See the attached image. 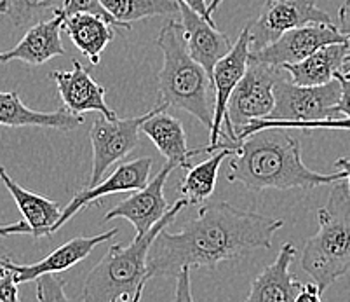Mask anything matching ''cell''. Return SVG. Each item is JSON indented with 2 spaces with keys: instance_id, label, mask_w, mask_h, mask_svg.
Wrapping results in <instances>:
<instances>
[{
  "instance_id": "34",
  "label": "cell",
  "mask_w": 350,
  "mask_h": 302,
  "mask_svg": "<svg viewBox=\"0 0 350 302\" xmlns=\"http://www.w3.org/2000/svg\"><path fill=\"white\" fill-rule=\"evenodd\" d=\"M187 5H190V8L193 9V11L197 12L199 16H202L208 23L215 25V20H213V16L209 14L208 11V4H206V0H183Z\"/></svg>"
},
{
  "instance_id": "14",
  "label": "cell",
  "mask_w": 350,
  "mask_h": 302,
  "mask_svg": "<svg viewBox=\"0 0 350 302\" xmlns=\"http://www.w3.org/2000/svg\"><path fill=\"white\" fill-rule=\"evenodd\" d=\"M152 164H154L152 158L133 159V161H127V163L117 166L116 171L110 177H107L103 182L96 184L93 187H85V189L73 194V198L70 199L68 205L63 208L62 217H59L58 224H56V231H59L79 212H82V210H85L91 205H96V203H100L107 196L135 192V190L143 189L148 184Z\"/></svg>"
},
{
  "instance_id": "13",
  "label": "cell",
  "mask_w": 350,
  "mask_h": 302,
  "mask_svg": "<svg viewBox=\"0 0 350 302\" xmlns=\"http://www.w3.org/2000/svg\"><path fill=\"white\" fill-rule=\"evenodd\" d=\"M174 168L180 166L173 161H165L162 170L150 182L146 184L143 189L135 190L133 194L129 192L126 199L117 203L112 210H108L103 221L110 222L113 218H126L135 227L136 236L148 233L165 213L170 212L171 206L164 196V186Z\"/></svg>"
},
{
  "instance_id": "33",
  "label": "cell",
  "mask_w": 350,
  "mask_h": 302,
  "mask_svg": "<svg viewBox=\"0 0 350 302\" xmlns=\"http://www.w3.org/2000/svg\"><path fill=\"white\" fill-rule=\"evenodd\" d=\"M338 30L350 39V0H343L342 8L338 9Z\"/></svg>"
},
{
  "instance_id": "28",
  "label": "cell",
  "mask_w": 350,
  "mask_h": 302,
  "mask_svg": "<svg viewBox=\"0 0 350 302\" xmlns=\"http://www.w3.org/2000/svg\"><path fill=\"white\" fill-rule=\"evenodd\" d=\"M37 281V299L39 302H70L65 292V279L58 275H44Z\"/></svg>"
},
{
  "instance_id": "27",
  "label": "cell",
  "mask_w": 350,
  "mask_h": 302,
  "mask_svg": "<svg viewBox=\"0 0 350 302\" xmlns=\"http://www.w3.org/2000/svg\"><path fill=\"white\" fill-rule=\"evenodd\" d=\"M335 79H338L340 86H342V97L333 109V119L308 123V131H314V129H350V79L343 77L342 72H338Z\"/></svg>"
},
{
  "instance_id": "5",
  "label": "cell",
  "mask_w": 350,
  "mask_h": 302,
  "mask_svg": "<svg viewBox=\"0 0 350 302\" xmlns=\"http://www.w3.org/2000/svg\"><path fill=\"white\" fill-rule=\"evenodd\" d=\"M317 233L305 243L301 269L326 292L350 271V194L347 180L333 184L326 205L317 210Z\"/></svg>"
},
{
  "instance_id": "9",
  "label": "cell",
  "mask_w": 350,
  "mask_h": 302,
  "mask_svg": "<svg viewBox=\"0 0 350 302\" xmlns=\"http://www.w3.org/2000/svg\"><path fill=\"white\" fill-rule=\"evenodd\" d=\"M281 72L279 66L250 62L246 74L228 100L227 114L235 131L254 121L269 119L275 107L273 86Z\"/></svg>"
},
{
  "instance_id": "31",
  "label": "cell",
  "mask_w": 350,
  "mask_h": 302,
  "mask_svg": "<svg viewBox=\"0 0 350 302\" xmlns=\"http://www.w3.org/2000/svg\"><path fill=\"white\" fill-rule=\"evenodd\" d=\"M0 302H21L18 281L11 269H8L4 278L0 279Z\"/></svg>"
},
{
  "instance_id": "15",
  "label": "cell",
  "mask_w": 350,
  "mask_h": 302,
  "mask_svg": "<svg viewBox=\"0 0 350 302\" xmlns=\"http://www.w3.org/2000/svg\"><path fill=\"white\" fill-rule=\"evenodd\" d=\"M51 79L58 86V93L68 112L84 116L85 112H98L100 116L113 121L117 114L108 107L107 88L91 77L88 70L77 62H72V70H56Z\"/></svg>"
},
{
  "instance_id": "23",
  "label": "cell",
  "mask_w": 350,
  "mask_h": 302,
  "mask_svg": "<svg viewBox=\"0 0 350 302\" xmlns=\"http://www.w3.org/2000/svg\"><path fill=\"white\" fill-rule=\"evenodd\" d=\"M112 27L113 25H110L100 16L85 14V12L63 18V30L68 34L73 46L77 47L93 65L100 63L101 53L116 35Z\"/></svg>"
},
{
  "instance_id": "2",
  "label": "cell",
  "mask_w": 350,
  "mask_h": 302,
  "mask_svg": "<svg viewBox=\"0 0 350 302\" xmlns=\"http://www.w3.org/2000/svg\"><path fill=\"white\" fill-rule=\"evenodd\" d=\"M345 171L319 173L305 166L301 145L288 128H265L241 140L232 149L227 180L251 192L262 190H310L345 180Z\"/></svg>"
},
{
  "instance_id": "25",
  "label": "cell",
  "mask_w": 350,
  "mask_h": 302,
  "mask_svg": "<svg viewBox=\"0 0 350 302\" xmlns=\"http://www.w3.org/2000/svg\"><path fill=\"white\" fill-rule=\"evenodd\" d=\"M100 4L126 30L135 21L178 12L174 0H100Z\"/></svg>"
},
{
  "instance_id": "20",
  "label": "cell",
  "mask_w": 350,
  "mask_h": 302,
  "mask_svg": "<svg viewBox=\"0 0 350 302\" xmlns=\"http://www.w3.org/2000/svg\"><path fill=\"white\" fill-rule=\"evenodd\" d=\"M165 109H167L165 103L152 109L145 123L142 124L139 133L146 135L154 142L165 161H173L180 168L189 170L192 166L190 158L206 151L204 149H187V135L183 124L180 119L165 112Z\"/></svg>"
},
{
  "instance_id": "26",
  "label": "cell",
  "mask_w": 350,
  "mask_h": 302,
  "mask_svg": "<svg viewBox=\"0 0 350 302\" xmlns=\"http://www.w3.org/2000/svg\"><path fill=\"white\" fill-rule=\"evenodd\" d=\"M8 16L16 28H30L62 16L66 0H5Z\"/></svg>"
},
{
  "instance_id": "36",
  "label": "cell",
  "mask_w": 350,
  "mask_h": 302,
  "mask_svg": "<svg viewBox=\"0 0 350 302\" xmlns=\"http://www.w3.org/2000/svg\"><path fill=\"white\" fill-rule=\"evenodd\" d=\"M342 75H343V77L350 79V55H349V56H347V62H345V65H343V70H342Z\"/></svg>"
},
{
  "instance_id": "7",
  "label": "cell",
  "mask_w": 350,
  "mask_h": 302,
  "mask_svg": "<svg viewBox=\"0 0 350 302\" xmlns=\"http://www.w3.org/2000/svg\"><path fill=\"white\" fill-rule=\"evenodd\" d=\"M250 56V30L243 28L232 49L213 68L211 81L215 88V117L209 129V145L204 149L208 154H215L219 149H234L237 145V135L228 119L227 109L232 93L246 74Z\"/></svg>"
},
{
  "instance_id": "19",
  "label": "cell",
  "mask_w": 350,
  "mask_h": 302,
  "mask_svg": "<svg viewBox=\"0 0 350 302\" xmlns=\"http://www.w3.org/2000/svg\"><path fill=\"white\" fill-rule=\"evenodd\" d=\"M62 30L63 16L33 25L12 49L0 51V63L23 62L27 65L39 66L56 56H65L66 49L62 42Z\"/></svg>"
},
{
  "instance_id": "21",
  "label": "cell",
  "mask_w": 350,
  "mask_h": 302,
  "mask_svg": "<svg viewBox=\"0 0 350 302\" xmlns=\"http://www.w3.org/2000/svg\"><path fill=\"white\" fill-rule=\"evenodd\" d=\"M84 124V117L75 116L66 109L54 112H39L28 109L16 91L0 93V126L9 128H51L72 131Z\"/></svg>"
},
{
  "instance_id": "29",
  "label": "cell",
  "mask_w": 350,
  "mask_h": 302,
  "mask_svg": "<svg viewBox=\"0 0 350 302\" xmlns=\"http://www.w3.org/2000/svg\"><path fill=\"white\" fill-rule=\"evenodd\" d=\"M79 12H85V14H96V16H100V18H103V20H107L110 25H113V27L122 28L116 20H113L112 16L105 11L103 5L100 4V0H66L65 9H63L62 16L65 18V16L79 14Z\"/></svg>"
},
{
  "instance_id": "35",
  "label": "cell",
  "mask_w": 350,
  "mask_h": 302,
  "mask_svg": "<svg viewBox=\"0 0 350 302\" xmlns=\"http://www.w3.org/2000/svg\"><path fill=\"white\" fill-rule=\"evenodd\" d=\"M335 168L336 170L345 171L347 175V184H349V194H350V159L349 158H340L335 161Z\"/></svg>"
},
{
  "instance_id": "18",
  "label": "cell",
  "mask_w": 350,
  "mask_h": 302,
  "mask_svg": "<svg viewBox=\"0 0 350 302\" xmlns=\"http://www.w3.org/2000/svg\"><path fill=\"white\" fill-rule=\"evenodd\" d=\"M297 259V248L284 243L275 260L254 276L244 302H295L301 283L291 273V264Z\"/></svg>"
},
{
  "instance_id": "32",
  "label": "cell",
  "mask_w": 350,
  "mask_h": 302,
  "mask_svg": "<svg viewBox=\"0 0 350 302\" xmlns=\"http://www.w3.org/2000/svg\"><path fill=\"white\" fill-rule=\"evenodd\" d=\"M321 295L323 294H321L319 287H317L316 283H305V285H301L295 302H323V297H321Z\"/></svg>"
},
{
  "instance_id": "12",
  "label": "cell",
  "mask_w": 350,
  "mask_h": 302,
  "mask_svg": "<svg viewBox=\"0 0 350 302\" xmlns=\"http://www.w3.org/2000/svg\"><path fill=\"white\" fill-rule=\"evenodd\" d=\"M0 182L8 187L14 199L16 206L23 215V221L16 224L0 225V238L16 236V234H30L35 240L51 236L56 233V224L62 217V205L54 199L46 198L42 194H35L21 187L9 177L4 166H0Z\"/></svg>"
},
{
  "instance_id": "1",
  "label": "cell",
  "mask_w": 350,
  "mask_h": 302,
  "mask_svg": "<svg viewBox=\"0 0 350 302\" xmlns=\"http://www.w3.org/2000/svg\"><path fill=\"white\" fill-rule=\"evenodd\" d=\"M282 225L281 218L239 210L225 201L200 205L181 231L159 233L146 257V279L176 276L185 268L215 269L254 250H269Z\"/></svg>"
},
{
  "instance_id": "38",
  "label": "cell",
  "mask_w": 350,
  "mask_h": 302,
  "mask_svg": "<svg viewBox=\"0 0 350 302\" xmlns=\"http://www.w3.org/2000/svg\"><path fill=\"white\" fill-rule=\"evenodd\" d=\"M5 273H8V268H5V264H4V257L0 259V279L4 278Z\"/></svg>"
},
{
  "instance_id": "30",
  "label": "cell",
  "mask_w": 350,
  "mask_h": 302,
  "mask_svg": "<svg viewBox=\"0 0 350 302\" xmlns=\"http://www.w3.org/2000/svg\"><path fill=\"white\" fill-rule=\"evenodd\" d=\"M171 302H193L189 268L181 269L176 275V288H174V297Z\"/></svg>"
},
{
  "instance_id": "6",
  "label": "cell",
  "mask_w": 350,
  "mask_h": 302,
  "mask_svg": "<svg viewBox=\"0 0 350 302\" xmlns=\"http://www.w3.org/2000/svg\"><path fill=\"white\" fill-rule=\"evenodd\" d=\"M275 107L269 119L254 121L235 131L237 144L254 131L265 128H295L300 124L333 119V109L342 97V86L338 79L323 86H298L288 79V72L282 68L275 86Z\"/></svg>"
},
{
  "instance_id": "16",
  "label": "cell",
  "mask_w": 350,
  "mask_h": 302,
  "mask_svg": "<svg viewBox=\"0 0 350 302\" xmlns=\"http://www.w3.org/2000/svg\"><path fill=\"white\" fill-rule=\"evenodd\" d=\"M117 234H119V229L112 227L110 231L98 234V236L73 238V240L66 241L65 244L56 248L54 252H51L49 255L44 257L39 262L16 264L9 257H4V264L5 268L14 273V278L18 281V285L20 283L35 281V279L44 275H59V273L73 268L75 264L82 262L85 257H89V253L93 252L98 244L103 243V241L112 240Z\"/></svg>"
},
{
  "instance_id": "39",
  "label": "cell",
  "mask_w": 350,
  "mask_h": 302,
  "mask_svg": "<svg viewBox=\"0 0 350 302\" xmlns=\"http://www.w3.org/2000/svg\"><path fill=\"white\" fill-rule=\"evenodd\" d=\"M0 14H8V2L0 0Z\"/></svg>"
},
{
  "instance_id": "24",
  "label": "cell",
  "mask_w": 350,
  "mask_h": 302,
  "mask_svg": "<svg viewBox=\"0 0 350 302\" xmlns=\"http://www.w3.org/2000/svg\"><path fill=\"white\" fill-rule=\"evenodd\" d=\"M232 149H219L211 158L202 161L197 166H190L187 175L181 180L180 192L190 205H202L211 198L213 190L216 187L218 171L225 159L230 158Z\"/></svg>"
},
{
  "instance_id": "37",
  "label": "cell",
  "mask_w": 350,
  "mask_h": 302,
  "mask_svg": "<svg viewBox=\"0 0 350 302\" xmlns=\"http://www.w3.org/2000/svg\"><path fill=\"white\" fill-rule=\"evenodd\" d=\"M221 2H224V0H211V4L208 5V11H209V14H213V12H215L216 9L219 8V4H221Z\"/></svg>"
},
{
  "instance_id": "11",
  "label": "cell",
  "mask_w": 350,
  "mask_h": 302,
  "mask_svg": "<svg viewBox=\"0 0 350 302\" xmlns=\"http://www.w3.org/2000/svg\"><path fill=\"white\" fill-rule=\"evenodd\" d=\"M345 42H350V39L333 23H310L286 32L270 46L251 53L250 62L267 63V65L282 68L284 65H295V63L304 62L321 47Z\"/></svg>"
},
{
  "instance_id": "4",
  "label": "cell",
  "mask_w": 350,
  "mask_h": 302,
  "mask_svg": "<svg viewBox=\"0 0 350 302\" xmlns=\"http://www.w3.org/2000/svg\"><path fill=\"white\" fill-rule=\"evenodd\" d=\"M189 206L185 198L174 201L170 212L142 236L127 247L112 244L100 262L88 273L82 290V302H139L146 285V257L152 243L181 210Z\"/></svg>"
},
{
  "instance_id": "17",
  "label": "cell",
  "mask_w": 350,
  "mask_h": 302,
  "mask_svg": "<svg viewBox=\"0 0 350 302\" xmlns=\"http://www.w3.org/2000/svg\"><path fill=\"white\" fill-rule=\"evenodd\" d=\"M174 2L181 16V27H183V35H185L190 55L211 75L216 63L227 55L234 44L224 32L216 28V25L208 23L183 0H174Z\"/></svg>"
},
{
  "instance_id": "10",
  "label": "cell",
  "mask_w": 350,
  "mask_h": 302,
  "mask_svg": "<svg viewBox=\"0 0 350 302\" xmlns=\"http://www.w3.org/2000/svg\"><path fill=\"white\" fill-rule=\"evenodd\" d=\"M148 114L150 110L143 116L129 117V119L110 121L100 116L93 121V126L89 129V140L93 147V168H91L88 187L100 184L108 168L135 151L138 145L139 128Z\"/></svg>"
},
{
  "instance_id": "22",
  "label": "cell",
  "mask_w": 350,
  "mask_h": 302,
  "mask_svg": "<svg viewBox=\"0 0 350 302\" xmlns=\"http://www.w3.org/2000/svg\"><path fill=\"white\" fill-rule=\"evenodd\" d=\"M350 55V42L331 44L321 47L314 55L305 58L304 62L295 65H284L282 68L288 72L289 79L298 86H323L335 79L342 72Z\"/></svg>"
},
{
  "instance_id": "3",
  "label": "cell",
  "mask_w": 350,
  "mask_h": 302,
  "mask_svg": "<svg viewBox=\"0 0 350 302\" xmlns=\"http://www.w3.org/2000/svg\"><path fill=\"white\" fill-rule=\"evenodd\" d=\"M155 42L164 58L157 75L162 103L192 114L206 128L211 129L215 117V88L211 75L190 55L180 21H165Z\"/></svg>"
},
{
  "instance_id": "8",
  "label": "cell",
  "mask_w": 350,
  "mask_h": 302,
  "mask_svg": "<svg viewBox=\"0 0 350 302\" xmlns=\"http://www.w3.org/2000/svg\"><path fill=\"white\" fill-rule=\"evenodd\" d=\"M310 23L331 25L329 14L316 4V0H267L260 14L246 27L251 53L270 46L286 32Z\"/></svg>"
}]
</instances>
